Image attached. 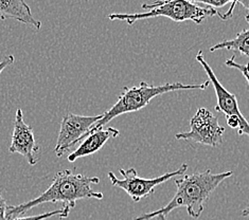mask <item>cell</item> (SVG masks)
Here are the masks:
<instances>
[{
    "label": "cell",
    "mask_w": 249,
    "mask_h": 220,
    "mask_svg": "<svg viewBox=\"0 0 249 220\" xmlns=\"http://www.w3.org/2000/svg\"><path fill=\"white\" fill-rule=\"evenodd\" d=\"M232 175V171L214 174L211 169H207L182 176L178 179H175L177 191L173 199L167 205L157 211L142 214L133 220H150L158 215L167 216L172 211L180 206L186 207L190 217L197 219L204 212L205 204L210 195L215 191L219 184Z\"/></svg>",
    "instance_id": "1"
},
{
    "label": "cell",
    "mask_w": 249,
    "mask_h": 220,
    "mask_svg": "<svg viewBox=\"0 0 249 220\" xmlns=\"http://www.w3.org/2000/svg\"><path fill=\"white\" fill-rule=\"evenodd\" d=\"M99 182L100 179L98 177L73 174L69 169L58 171L53 178L51 186L38 197L19 205H9L7 219L13 220L31 210L32 207L48 202L51 203L62 202L65 206L73 209L76 201L81 199H103L104 195L102 193L93 191L91 188L92 184H98Z\"/></svg>",
    "instance_id": "2"
},
{
    "label": "cell",
    "mask_w": 249,
    "mask_h": 220,
    "mask_svg": "<svg viewBox=\"0 0 249 220\" xmlns=\"http://www.w3.org/2000/svg\"><path fill=\"white\" fill-rule=\"evenodd\" d=\"M209 84V80L198 85H185L181 84V83H167V84L155 86L147 84L145 82H141L138 86L130 88L125 87L123 89V92L118 98L116 104L109 110L106 111L105 114H103L102 118L93 125L89 132L86 134L85 138L89 134L96 132V130L102 129L104 125L114 120L115 118L144 108V107L150 104L154 98L161 96V94L179 90H205L206 88H208Z\"/></svg>",
    "instance_id": "3"
},
{
    "label": "cell",
    "mask_w": 249,
    "mask_h": 220,
    "mask_svg": "<svg viewBox=\"0 0 249 220\" xmlns=\"http://www.w3.org/2000/svg\"><path fill=\"white\" fill-rule=\"evenodd\" d=\"M142 9H149L144 13L134 14H110V20H122L127 22V25H133L141 19L154 18V17H167L175 22L191 20L195 23L203 22L207 17L218 15L216 9L211 7H199L196 3L188 1V0H156L152 4H142Z\"/></svg>",
    "instance_id": "4"
},
{
    "label": "cell",
    "mask_w": 249,
    "mask_h": 220,
    "mask_svg": "<svg viewBox=\"0 0 249 220\" xmlns=\"http://www.w3.org/2000/svg\"><path fill=\"white\" fill-rule=\"evenodd\" d=\"M188 169L189 165L187 163H183L178 169L167 172V174L156 178H141L137 175V171L134 168L128 169H121L120 174L123 177L122 179L117 178L112 171H109L107 175L112 186L123 189L133 199V201L139 202L141 199L153 195L155 187L158 186L159 184L167 182L171 180L172 178L182 176Z\"/></svg>",
    "instance_id": "5"
},
{
    "label": "cell",
    "mask_w": 249,
    "mask_h": 220,
    "mask_svg": "<svg viewBox=\"0 0 249 220\" xmlns=\"http://www.w3.org/2000/svg\"><path fill=\"white\" fill-rule=\"evenodd\" d=\"M224 133L225 128L219 125L217 118L207 108H199L190 120L189 132L176 134L175 138L216 147L223 143Z\"/></svg>",
    "instance_id": "6"
},
{
    "label": "cell",
    "mask_w": 249,
    "mask_h": 220,
    "mask_svg": "<svg viewBox=\"0 0 249 220\" xmlns=\"http://www.w3.org/2000/svg\"><path fill=\"white\" fill-rule=\"evenodd\" d=\"M102 117L103 115L85 117L67 112L62 118L60 133H58L54 148L56 157H62L71 146L82 142L86 134L89 132L94 124L102 118Z\"/></svg>",
    "instance_id": "7"
},
{
    "label": "cell",
    "mask_w": 249,
    "mask_h": 220,
    "mask_svg": "<svg viewBox=\"0 0 249 220\" xmlns=\"http://www.w3.org/2000/svg\"><path fill=\"white\" fill-rule=\"evenodd\" d=\"M196 61L201 65V67L204 68L205 72L207 73L209 77L210 83H212L213 88L215 90L216 94V99H217V103L215 106V110L217 112H222L226 118L229 117H235L238 118L241 121V128L238 130V135H249V123L245 118V117L242 115V112L239 108V104H238V98H236L235 94L231 93L228 91L226 88H225L221 82L218 81L216 75L213 72V70L209 66V64L206 62V59L204 57V54L201 51H198L196 54Z\"/></svg>",
    "instance_id": "8"
},
{
    "label": "cell",
    "mask_w": 249,
    "mask_h": 220,
    "mask_svg": "<svg viewBox=\"0 0 249 220\" xmlns=\"http://www.w3.org/2000/svg\"><path fill=\"white\" fill-rule=\"evenodd\" d=\"M13 127L9 152L11 153L21 154L29 164L35 165L37 163V159L35 156L38 152V147L35 142L32 127L23 121V114L20 108L16 110Z\"/></svg>",
    "instance_id": "9"
},
{
    "label": "cell",
    "mask_w": 249,
    "mask_h": 220,
    "mask_svg": "<svg viewBox=\"0 0 249 220\" xmlns=\"http://www.w3.org/2000/svg\"><path fill=\"white\" fill-rule=\"evenodd\" d=\"M119 134V130L114 127H108L106 129L102 128L89 134L86 138H84L80 146L74 152L68 154V161L72 163L80 158L90 156V154L98 152L105 145L106 142L111 138H117Z\"/></svg>",
    "instance_id": "10"
},
{
    "label": "cell",
    "mask_w": 249,
    "mask_h": 220,
    "mask_svg": "<svg viewBox=\"0 0 249 220\" xmlns=\"http://www.w3.org/2000/svg\"><path fill=\"white\" fill-rule=\"evenodd\" d=\"M0 18L15 19L35 30L41 28V22L34 18L26 0H0Z\"/></svg>",
    "instance_id": "11"
},
{
    "label": "cell",
    "mask_w": 249,
    "mask_h": 220,
    "mask_svg": "<svg viewBox=\"0 0 249 220\" xmlns=\"http://www.w3.org/2000/svg\"><path fill=\"white\" fill-rule=\"evenodd\" d=\"M245 19L248 23V28L243 30L242 32L236 34L232 39L221 41L210 48L211 52L218 50H232L238 51L242 55H245L249 58V14L245 16Z\"/></svg>",
    "instance_id": "12"
},
{
    "label": "cell",
    "mask_w": 249,
    "mask_h": 220,
    "mask_svg": "<svg viewBox=\"0 0 249 220\" xmlns=\"http://www.w3.org/2000/svg\"><path fill=\"white\" fill-rule=\"evenodd\" d=\"M188 1H191V2H194V3H197V2L205 3V4H207V7H211L213 9L222 8V7H224V5H226L227 3H231V7L226 12V13H225V14H219L218 13V16L221 17V19L227 20V19H229V18H231V17H232L233 10L235 8V5L238 4L239 0H188Z\"/></svg>",
    "instance_id": "13"
},
{
    "label": "cell",
    "mask_w": 249,
    "mask_h": 220,
    "mask_svg": "<svg viewBox=\"0 0 249 220\" xmlns=\"http://www.w3.org/2000/svg\"><path fill=\"white\" fill-rule=\"evenodd\" d=\"M70 207L69 206H63L62 209L60 210H55V211H52V212H48V213H45V214H40V215H35V216H25V217H17L13 220H46L48 218L51 217H54L57 216L62 219L64 218H67L69 216V213H70Z\"/></svg>",
    "instance_id": "14"
},
{
    "label": "cell",
    "mask_w": 249,
    "mask_h": 220,
    "mask_svg": "<svg viewBox=\"0 0 249 220\" xmlns=\"http://www.w3.org/2000/svg\"><path fill=\"white\" fill-rule=\"evenodd\" d=\"M225 65L226 66H228L229 68H233V69H236L239 70L240 72L243 74V76L245 77V80L247 81V84L249 86V63L248 64H239L235 62V56L233 55L231 58H228L226 62H225Z\"/></svg>",
    "instance_id": "15"
},
{
    "label": "cell",
    "mask_w": 249,
    "mask_h": 220,
    "mask_svg": "<svg viewBox=\"0 0 249 220\" xmlns=\"http://www.w3.org/2000/svg\"><path fill=\"white\" fill-rule=\"evenodd\" d=\"M8 203L2 197V194L0 192V220H8L7 212H8Z\"/></svg>",
    "instance_id": "16"
},
{
    "label": "cell",
    "mask_w": 249,
    "mask_h": 220,
    "mask_svg": "<svg viewBox=\"0 0 249 220\" xmlns=\"http://www.w3.org/2000/svg\"><path fill=\"white\" fill-rule=\"evenodd\" d=\"M14 61H15V58H14L13 55H7V56H5L1 62H0V74L2 73V71L5 68H8L9 66H11V65L14 63Z\"/></svg>",
    "instance_id": "17"
},
{
    "label": "cell",
    "mask_w": 249,
    "mask_h": 220,
    "mask_svg": "<svg viewBox=\"0 0 249 220\" xmlns=\"http://www.w3.org/2000/svg\"><path fill=\"white\" fill-rule=\"evenodd\" d=\"M226 122H227L228 126L231 127V128L238 129V130L241 128V121L239 120L238 118H235V117L226 118Z\"/></svg>",
    "instance_id": "18"
},
{
    "label": "cell",
    "mask_w": 249,
    "mask_h": 220,
    "mask_svg": "<svg viewBox=\"0 0 249 220\" xmlns=\"http://www.w3.org/2000/svg\"><path fill=\"white\" fill-rule=\"evenodd\" d=\"M238 3L242 4L243 7H244L246 10L249 11V0H239Z\"/></svg>",
    "instance_id": "19"
},
{
    "label": "cell",
    "mask_w": 249,
    "mask_h": 220,
    "mask_svg": "<svg viewBox=\"0 0 249 220\" xmlns=\"http://www.w3.org/2000/svg\"><path fill=\"white\" fill-rule=\"evenodd\" d=\"M242 216H243V217H247V216H249V206H248V207H246L245 210H243V212H242Z\"/></svg>",
    "instance_id": "20"
},
{
    "label": "cell",
    "mask_w": 249,
    "mask_h": 220,
    "mask_svg": "<svg viewBox=\"0 0 249 220\" xmlns=\"http://www.w3.org/2000/svg\"><path fill=\"white\" fill-rule=\"evenodd\" d=\"M155 220H168V219H167V216H164V215H158V216L155 217Z\"/></svg>",
    "instance_id": "21"
}]
</instances>
